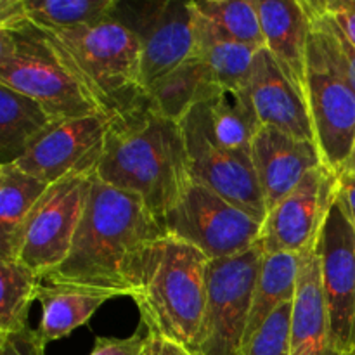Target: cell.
<instances>
[{
  "instance_id": "6da1fadb",
  "label": "cell",
  "mask_w": 355,
  "mask_h": 355,
  "mask_svg": "<svg viewBox=\"0 0 355 355\" xmlns=\"http://www.w3.org/2000/svg\"><path fill=\"white\" fill-rule=\"evenodd\" d=\"M96 177L137 196L162 222L193 180L180 123L159 114L149 97L113 116Z\"/></svg>"
},
{
  "instance_id": "7a4b0ae2",
  "label": "cell",
  "mask_w": 355,
  "mask_h": 355,
  "mask_svg": "<svg viewBox=\"0 0 355 355\" xmlns=\"http://www.w3.org/2000/svg\"><path fill=\"white\" fill-rule=\"evenodd\" d=\"M165 234L162 222L142 200L94 177L71 250L64 262L42 276V281L101 291L113 298L128 297V257L144 243Z\"/></svg>"
},
{
  "instance_id": "3957f363",
  "label": "cell",
  "mask_w": 355,
  "mask_h": 355,
  "mask_svg": "<svg viewBox=\"0 0 355 355\" xmlns=\"http://www.w3.org/2000/svg\"><path fill=\"white\" fill-rule=\"evenodd\" d=\"M211 260L196 246L165 234L127 260L125 283L148 333L198 350Z\"/></svg>"
},
{
  "instance_id": "277c9868",
  "label": "cell",
  "mask_w": 355,
  "mask_h": 355,
  "mask_svg": "<svg viewBox=\"0 0 355 355\" xmlns=\"http://www.w3.org/2000/svg\"><path fill=\"white\" fill-rule=\"evenodd\" d=\"M0 85L40 103L55 121L104 113L61 42L26 19L0 28Z\"/></svg>"
},
{
  "instance_id": "5b68a950",
  "label": "cell",
  "mask_w": 355,
  "mask_h": 355,
  "mask_svg": "<svg viewBox=\"0 0 355 355\" xmlns=\"http://www.w3.org/2000/svg\"><path fill=\"white\" fill-rule=\"evenodd\" d=\"M68 51L101 110L118 116L148 99L141 83V42L116 17L76 28H47Z\"/></svg>"
},
{
  "instance_id": "8992f818",
  "label": "cell",
  "mask_w": 355,
  "mask_h": 355,
  "mask_svg": "<svg viewBox=\"0 0 355 355\" xmlns=\"http://www.w3.org/2000/svg\"><path fill=\"white\" fill-rule=\"evenodd\" d=\"M263 255L266 252L259 241L241 255L210 262L207 305L198 340V352L201 355L241 352Z\"/></svg>"
},
{
  "instance_id": "52a82bcc",
  "label": "cell",
  "mask_w": 355,
  "mask_h": 355,
  "mask_svg": "<svg viewBox=\"0 0 355 355\" xmlns=\"http://www.w3.org/2000/svg\"><path fill=\"white\" fill-rule=\"evenodd\" d=\"M162 225L166 234L196 246L210 260L241 255L262 234V222L196 180H191Z\"/></svg>"
},
{
  "instance_id": "ba28073f",
  "label": "cell",
  "mask_w": 355,
  "mask_h": 355,
  "mask_svg": "<svg viewBox=\"0 0 355 355\" xmlns=\"http://www.w3.org/2000/svg\"><path fill=\"white\" fill-rule=\"evenodd\" d=\"M180 127L186 139L191 179L263 224L267 207L252 155L229 149L217 141L205 103L196 104L180 120Z\"/></svg>"
},
{
  "instance_id": "9c48e42d",
  "label": "cell",
  "mask_w": 355,
  "mask_h": 355,
  "mask_svg": "<svg viewBox=\"0 0 355 355\" xmlns=\"http://www.w3.org/2000/svg\"><path fill=\"white\" fill-rule=\"evenodd\" d=\"M307 104L322 162L340 175L355 139V90L312 26L307 49Z\"/></svg>"
},
{
  "instance_id": "30bf717a",
  "label": "cell",
  "mask_w": 355,
  "mask_h": 355,
  "mask_svg": "<svg viewBox=\"0 0 355 355\" xmlns=\"http://www.w3.org/2000/svg\"><path fill=\"white\" fill-rule=\"evenodd\" d=\"M96 175L66 177L49 186L23 227L17 260L38 276L61 266L71 250Z\"/></svg>"
},
{
  "instance_id": "8fae6325",
  "label": "cell",
  "mask_w": 355,
  "mask_h": 355,
  "mask_svg": "<svg viewBox=\"0 0 355 355\" xmlns=\"http://www.w3.org/2000/svg\"><path fill=\"white\" fill-rule=\"evenodd\" d=\"M114 17L141 42V83L148 89L194 58V17L191 2H118Z\"/></svg>"
},
{
  "instance_id": "7c38bea8",
  "label": "cell",
  "mask_w": 355,
  "mask_h": 355,
  "mask_svg": "<svg viewBox=\"0 0 355 355\" xmlns=\"http://www.w3.org/2000/svg\"><path fill=\"white\" fill-rule=\"evenodd\" d=\"M315 252L331 322L333 342L342 354L355 350V229L336 194L319 232Z\"/></svg>"
},
{
  "instance_id": "4fadbf2b",
  "label": "cell",
  "mask_w": 355,
  "mask_h": 355,
  "mask_svg": "<svg viewBox=\"0 0 355 355\" xmlns=\"http://www.w3.org/2000/svg\"><path fill=\"white\" fill-rule=\"evenodd\" d=\"M111 120L96 113L55 121L16 165L49 186L66 177L96 175Z\"/></svg>"
},
{
  "instance_id": "5bb4252c",
  "label": "cell",
  "mask_w": 355,
  "mask_h": 355,
  "mask_svg": "<svg viewBox=\"0 0 355 355\" xmlns=\"http://www.w3.org/2000/svg\"><path fill=\"white\" fill-rule=\"evenodd\" d=\"M338 194V173L326 165L304 177L262 224L260 245L266 253L305 255L315 248L324 218Z\"/></svg>"
},
{
  "instance_id": "9a60e30c",
  "label": "cell",
  "mask_w": 355,
  "mask_h": 355,
  "mask_svg": "<svg viewBox=\"0 0 355 355\" xmlns=\"http://www.w3.org/2000/svg\"><path fill=\"white\" fill-rule=\"evenodd\" d=\"M252 159L267 215L295 191L309 172L324 165L318 144L272 127H262L252 144Z\"/></svg>"
},
{
  "instance_id": "2e32d148",
  "label": "cell",
  "mask_w": 355,
  "mask_h": 355,
  "mask_svg": "<svg viewBox=\"0 0 355 355\" xmlns=\"http://www.w3.org/2000/svg\"><path fill=\"white\" fill-rule=\"evenodd\" d=\"M246 89L262 127H272L293 137L315 142L307 101L291 85L267 49L257 52Z\"/></svg>"
},
{
  "instance_id": "e0dca14e",
  "label": "cell",
  "mask_w": 355,
  "mask_h": 355,
  "mask_svg": "<svg viewBox=\"0 0 355 355\" xmlns=\"http://www.w3.org/2000/svg\"><path fill=\"white\" fill-rule=\"evenodd\" d=\"M266 49L297 92L307 101L311 17L304 0H255Z\"/></svg>"
},
{
  "instance_id": "ac0fdd59",
  "label": "cell",
  "mask_w": 355,
  "mask_h": 355,
  "mask_svg": "<svg viewBox=\"0 0 355 355\" xmlns=\"http://www.w3.org/2000/svg\"><path fill=\"white\" fill-rule=\"evenodd\" d=\"M290 355H343L333 342L318 252L302 255L290 329Z\"/></svg>"
},
{
  "instance_id": "d6986e66",
  "label": "cell",
  "mask_w": 355,
  "mask_h": 355,
  "mask_svg": "<svg viewBox=\"0 0 355 355\" xmlns=\"http://www.w3.org/2000/svg\"><path fill=\"white\" fill-rule=\"evenodd\" d=\"M47 189V182L16 163L0 166V262L17 260L24 222Z\"/></svg>"
},
{
  "instance_id": "ffe728a7",
  "label": "cell",
  "mask_w": 355,
  "mask_h": 355,
  "mask_svg": "<svg viewBox=\"0 0 355 355\" xmlns=\"http://www.w3.org/2000/svg\"><path fill=\"white\" fill-rule=\"evenodd\" d=\"M54 123L40 103L0 85V166L19 162Z\"/></svg>"
},
{
  "instance_id": "44dd1931",
  "label": "cell",
  "mask_w": 355,
  "mask_h": 355,
  "mask_svg": "<svg viewBox=\"0 0 355 355\" xmlns=\"http://www.w3.org/2000/svg\"><path fill=\"white\" fill-rule=\"evenodd\" d=\"M111 298V295L101 291L55 286L42 281L37 291V300L42 307L40 324L37 328L38 335L45 345L69 336L76 328L87 324L97 309Z\"/></svg>"
},
{
  "instance_id": "7402d4cb",
  "label": "cell",
  "mask_w": 355,
  "mask_h": 355,
  "mask_svg": "<svg viewBox=\"0 0 355 355\" xmlns=\"http://www.w3.org/2000/svg\"><path fill=\"white\" fill-rule=\"evenodd\" d=\"M194 58H200L214 73L220 87H246L252 75L257 49L232 40L211 21L194 9ZM262 51V49H260Z\"/></svg>"
},
{
  "instance_id": "603a6c76",
  "label": "cell",
  "mask_w": 355,
  "mask_h": 355,
  "mask_svg": "<svg viewBox=\"0 0 355 355\" xmlns=\"http://www.w3.org/2000/svg\"><path fill=\"white\" fill-rule=\"evenodd\" d=\"M222 87L200 58L186 62L148 89V97L159 114L180 123L196 104L207 103Z\"/></svg>"
},
{
  "instance_id": "cb8c5ba5",
  "label": "cell",
  "mask_w": 355,
  "mask_h": 355,
  "mask_svg": "<svg viewBox=\"0 0 355 355\" xmlns=\"http://www.w3.org/2000/svg\"><path fill=\"white\" fill-rule=\"evenodd\" d=\"M300 260V255H291V253H266L263 255L243 345L259 333V329L269 321V318L277 309L295 300Z\"/></svg>"
},
{
  "instance_id": "d4e9b609",
  "label": "cell",
  "mask_w": 355,
  "mask_h": 355,
  "mask_svg": "<svg viewBox=\"0 0 355 355\" xmlns=\"http://www.w3.org/2000/svg\"><path fill=\"white\" fill-rule=\"evenodd\" d=\"M211 127L222 146L252 155L255 135L262 128L246 87H222L207 103Z\"/></svg>"
},
{
  "instance_id": "484cf974",
  "label": "cell",
  "mask_w": 355,
  "mask_h": 355,
  "mask_svg": "<svg viewBox=\"0 0 355 355\" xmlns=\"http://www.w3.org/2000/svg\"><path fill=\"white\" fill-rule=\"evenodd\" d=\"M42 277L19 260L0 262V338L28 326Z\"/></svg>"
},
{
  "instance_id": "4316f807",
  "label": "cell",
  "mask_w": 355,
  "mask_h": 355,
  "mask_svg": "<svg viewBox=\"0 0 355 355\" xmlns=\"http://www.w3.org/2000/svg\"><path fill=\"white\" fill-rule=\"evenodd\" d=\"M24 19L42 28H76L114 16L116 0H23Z\"/></svg>"
},
{
  "instance_id": "83f0119b",
  "label": "cell",
  "mask_w": 355,
  "mask_h": 355,
  "mask_svg": "<svg viewBox=\"0 0 355 355\" xmlns=\"http://www.w3.org/2000/svg\"><path fill=\"white\" fill-rule=\"evenodd\" d=\"M194 9L215 24L222 33L250 47L266 49L255 0H201Z\"/></svg>"
},
{
  "instance_id": "f1b7e54d",
  "label": "cell",
  "mask_w": 355,
  "mask_h": 355,
  "mask_svg": "<svg viewBox=\"0 0 355 355\" xmlns=\"http://www.w3.org/2000/svg\"><path fill=\"white\" fill-rule=\"evenodd\" d=\"M304 6L311 17L312 30L318 33L328 54L355 90V44L326 10L322 0H304Z\"/></svg>"
},
{
  "instance_id": "f546056e",
  "label": "cell",
  "mask_w": 355,
  "mask_h": 355,
  "mask_svg": "<svg viewBox=\"0 0 355 355\" xmlns=\"http://www.w3.org/2000/svg\"><path fill=\"white\" fill-rule=\"evenodd\" d=\"M293 302L277 309L239 355H290V329Z\"/></svg>"
},
{
  "instance_id": "4dcf8cb0",
  "label": "cell",
  "mask_w": 355,
  "mask_h": 355,
  "mask_svg": "<svg viewBox=\"0 0 355 355\" xmlns=\"http://www.w3.org/2000/svg\"><path fill=\"white\" fill-rule=\"evenodd\" d=\"M0 355H45V343L30 326L0 338Z\"/></svg>"
},
{
  "instance_id": "1f68e13d",
  "label": "cell",
  "mask_w": 355,
  "mask_h": 355,
  "mask_svg": "<svg viewBox=\"0 0 355 355\" xmlns=\"http://www.w3.org/2000/svg\"><path fill=\"white\" fill-rule=\"evenodd\" d=\"M146 336L135 331L128 338H106L99 336L96 338L94 349L90 355H142L144 352Z\"/></svg>"
},
{
  "instance_id": "d6a6232c",
  "label": "cell",
  "mask_w": 355,
  "mask_h": 355,
  "mask_svg": "<svg viewBox=\"0 0 355 355\" xmlns=\"http://www.w3.org/2000/svg\"><path fill=\"white\" fill-rule=\"evenodd\" d=\"M322 3L355 44V0H322Z\"/></svg>"
},
{
  "instance_id": "836d02e7",
  "label": "cell",
  "mask_w": 355,
  "mask_h": 355,
  "mask_svg": "<svg viewBox=\"0 0 355 355\" xmlns=\"http://www.w3.org/2000/svg\"><path fill=\"white\" fill-rule=\"evenodd\" d=\"M142 355H201L198 350L189 349V347L182 345L179 342L165 338L159 335H146L144 343V352Z\"/></svg>"
},
{
  "instance_id": "e575fe53",
  "label": "cell",
  "mask_w": 355,
  "mask_h": 355,
  "mask_svg": "<svg viewBox=\"0 0 355 355\" xmlns=\"http://www.w3.org/2000/svg\"><path fill=\"white\" fill-rule=\"evenodd\" d=\"M338 196L345 203L355 229V175L352 173H340L338 175Z\"/></svg>"
},
{
  "instance_id": "d590c367",
  "label": "cell",
  "mask_w": 355,
  "mask_h": 355,
  "mask_svg": "<svg viewBox=\"0 0 355 355\" xmlns=\"http://www.w3.org/2000/svg\"><path fill=\"white\" fill-rule=\"evenodd\" d=\"M24 21L23 0H0V28Z\"/></svg>"
},
{
  "instance_id": "8d00e7d4",
  "label": "cell",
  "mask_w": 355,
  "mask_h": 355,
  "mask_svg": "<svg viewBox=\"0 0 355 355\" xmlns=\"http://www.w3.org/2000/svg\"><path fill=\"white\" fill-rule=\"evenodd\" d=\"M342 173H352V175H355V139H354L352 151H350V156L349 159H347L345 166H343Z\"/></svg>"
},
{
  "instance_id": "74e56055",
  "label": "cell",
  "mask_w": 355,
  "mask_h": 355,
  "mask_svg": "<svg viewBox=\"0 0 355 355\" xmlns=\"http://www.w3.org/2000/svg\"><path fill=\"white\" fill-rule=\"evenodd\" d=\"M343 355H355V350H352V352H347V354H343Z\"/></svg>"
}]
</instances>
